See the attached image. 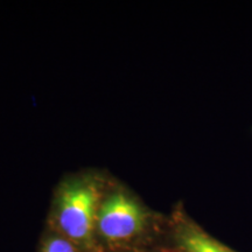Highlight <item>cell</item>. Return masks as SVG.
<instances>
[{"label":"cell","instance_id":"cell-1","mask_svg":"<svg viewBox=\"0 0 252 252\" xmlns=\"http://www.w3.org/2000/svg\"><path fill=\"white\" fill-rule=\"evenodd\" d=\"M99 189L91 181L71 182L62 189L58 202V222L74 243L91 247L97 230Z\"/></svg>","mask_w":252,"mask_h":252},{"label":"cell","instance_id":"cell-2","mask_svg":"<svg viewBox=\"0 0 252 252\" xmlns=\"http://www.w3.org/2000/svg\"><path fill=\"white\" fill-rule=\"evenodd\" d=\"M149 220V213L135 198L115 191L100 203L97 231L111 243L127 242L143 234Z\"/></svg>","mask_w":252,"mask_h":252},{"label":"cell","instance_id":"cell-3","mask_svg":"<svg viewBox=\"0 0 252 252\" xmlns=\"http://www.w3.org/2000/svg\"><path fill=\"white\" fill-rule=\"evenodd\" d=\"M174 239L178 252H238L184 215L175 219Z\"/></svg>","mask_w":252,"mask_h":252},{"label":"cell","instance_id":"cell-4","mask_svg":"<svg viewBox=\"0 0 252 252\" xmlns=\"http://www.w3.org/2000/svg\"><path fill=\"white\" fill-rule=\"evenodd\" d=\"M42 252H76V249L65 238L53 237L45 244Z\"/></svg>","mask_w":252,"mask_h":252},{"label":"cell","instance_id":"cell-5","mask_svg":"<svg viewBox=\"0 0 252 252\" xmlns=\"http://www.w3.org/2000/svg\"><path fill=\"white\" fill-rule=\"evenodd\" d=\"M160 252H178V251H176V249H175V250H174V251H169V250H165V251H160Z\"/></svg>","mask_w":252,"mask_h":252}]
</instances>
